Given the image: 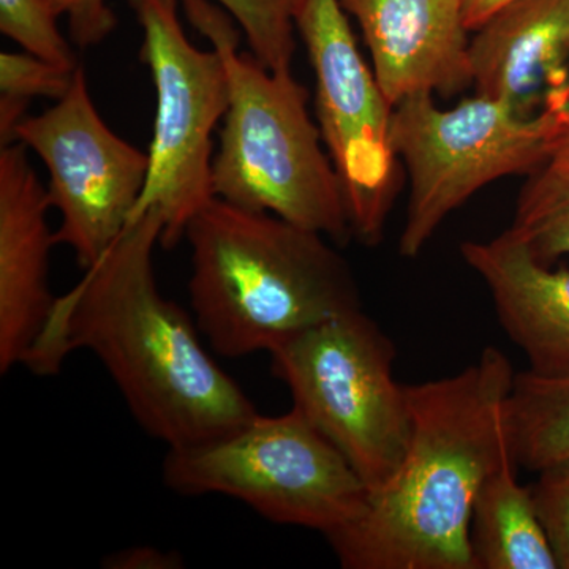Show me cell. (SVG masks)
Segmentation results:
<instances>
[{"mask_svg": "<svg viewBox=\"0 0 569 569\" xmlns=\"http://www.w3.org/2000/svg\"><path fill=\"white\" fill-rule=\"evenodd\" d=\"M163 220L148 209L69 293L26 359L37 376H54L74 350L97 356L144 432L168 449L219 440L258 411L213 361L181 306L164 298L153 272Z\"/></svg>", "mask_w": 569, "mask_h": 569, "instance_id": "cell-1", "label": "cell"}, {"mask_svg": "<svg viewBox=\"0 0 569 569\" xmlns=\"http://www.w3.org/2000/svg\"><path fill=\"white\" fill-rule=\"evenodd\" d=\"M515 378L507 355L488 347L456 376L406 385L402 462L355 522L326 537L340 567L477 569L475 500L493 471L516 460L508 427Z\"/></svg>", "mask_w": 569, "mask_h": 569, "instance_id": "cell-2", "label": "cell"}, {"mask_svg": "<svg viewBox=\"0 0 569 569\" xmlns=\"http://www.w3.org/2000/svg\"><path fill=\"white\" fill-rule=\"evenodd\" d=\"M190 306L213 353L269 351L329 318L362 309L350 264L326 236L213 198L183 236Z\"/></svg>", "mask_w": 569, "mask_h": 569, "instance_id": "cell-3", "label": "cell"}, {"mask_svg": "<svg viewBox=\"0 0 569 569\" xmlns=\"http://www.w3.org/2000/svg\"><path fill=\"white\" fill-rule=\"evenodd\" d=\"M192 22L222 58L230 107L213 153L219 200L269 212L326 236L337 246L353 238L335 163L309 112V91L291 70L271 71L239 52L241 29L213 0H182Z\"/></svg>", "mask_w": 569, "mask_h": 569, "instance_id": "cell-4", "label": "cell"}, {"mask_svg": "<svg viewBox=\"0 0 569 569\" xmlns=\"http://www.w3.org/2000/svg\"><path fill=\"white\" fill-rule=\"evenodd\" d=\"M568 121L569 88L533 114L478 93L451 110L438 108L430 92L400 100L391 144L410 194L399 253L417 258L449 213L488 183L541 170Z\"/></svg>", "mask_w": 569, "mask_h": 569, "instance_id": "cell-5", "label": "cell"}, {"mask_svg": "<svg viewBox=\"0 0 569 569\" xmlns=\"http://www.w3.org/2000/svg\"><path fill=\"white\" fill-rule=\"evenodd\" d=\"M168 489L187 497L224 496L280 526L325 537L365 512L370 490L348 460L296 408L258 413L200 447L168 449Z\"/></svg>", "mask_w": 569, "mask_h": 569, "instance_id": "cell-6", "label": "cell"}, {"mask_svg": "<svg viewBox=\"0 0 569 569\" xmlns=\"http://www.w3.org/2000/svg\"><path fill=\"white\" fill-rule=\"evenodd\" d=\"M293 408L348 460L370 493L395 477L410 437L396 347L365 310L299 332L269 351Z\"/></svg>", "mask_w": 569, "mask_h": 569, "instance_id": "cell-7", "label": "cell"}, {"mask_svg": "<svg viewBox=\"0 0 569 569\" xmlns=\"http://www.w3.org/2000/svg\"><path fill=\"white\" fill-rule=\"evenodd\" d=\"M129 3L142 29L140 59L156 88L148 179L132 220L156 209L163 220L160 246L173 249L216 198L212 133L230 107V82L219 52L200 50L183 32L179 0Z\"/></svg>", "mask_w": 569, "mask_h": 569, "instance_id": "cell-8", "label": "cell"}, {"mask_svg": "<svg viewBox=\"0 0 569 569\" xmlns=\"http://www.w3.org/2000/svg\"><path fill=\"white\" fill-rule=\"evenodd\" d=\"M296 32L316 73L318 129L342 183L351 233L377 246L400 189L395 107L359 52L339 0H301Z\"/></svg>", "mask_w": 569, "mask_h": 569, "instance_id": "cell-9", "label": "cell"}, {"mask_svg": "<svg viewBox=\"0 0 569 569\" xmlns=\"http://www.w3.org/2000/svg\"><path fill=\"white\" fill-rule=\"evenodd\" d=\"M14 141L36 153L50 173L48 197L61 213L56 246L70 247L78 264L91 268L132 220L148 179V152L107 126L81 66L62 99L18 123Z\"/></svg>", "mask_w": 569, "mask_h": 569, "instance_id": "cell-10", "label": "cell"}, {"mask_svg": "<svg viewBox=\"0 0 569 569\" xmlns=\"http://www.w3.org/2000/svg\"><path fill=\"white\" fill-rule=\"evenodd\" d=\"M48 189L21 142L0 146V373L24 366L56 298Z\"/></svg>", "mask_w": 569, "mask_h": 569, "instance_id": "cell-11", "label": "cell"}, {"mask_svg": "<svg viewBox=\"0 0 569 569\" xmlns=\"http://www.w3.org/2000/svg\"><path fill=\"white\" fill-rule=\"evenodd\" d=\"M358 22L388 102L473 84L463 0H339Z\"/></svg>", "mask_w": 569, "mask_h": 569, "instance_id": "cell-12", "label": "cell"}, {"mask_svg": "<svg viewBox=\"0 0 569 569\" xmlns=\"http://www.w3.org/2000/svg\"><path fill=\"white\" fill-rule=\"evenodd\" d=\"M460 253L488 284L498 321L529 359L530 372L569 378L568 269L550 271L511 230L463 242Z\"/></svg>", "mask_w": 569, "mask_h": 569, "instance_id": "cell-13", "label": "cell"}, {"mask_svg": "<svg viewBox=\"0 0 569 569\" xmlns=\"http://www.w3.org/2000/svg\"><path fill=\"white\" fill-rule=\"evenodd\" d=\"M468 54L478 96L533 114L541 92L569 88V0H511L475 31Z\"/></svg>", "mask_w": 569, "mask_h": 569, "instance_id": "cell-14", "label": "cell"}, {"mask_svg": "<svg viewBox=\"0 0 569 569\" xmlns=\"http://www.w3.org/2000/svg\"><path fill=\"white\" fill-rule=\"evenodd\" d=\"M516 460L493 471L471 511L470 545L477 569H557L530 488L520 486Z\"/></svg>", "mask_w": 569, "mask_h": 569, "instance_id": "cell-15", "label": "cell"}, {"mask_svg": "<svg viewBox=\"0 0 569 569\" xmlns=\"http://www.w3.org/2000/svg\"><path fill=\"white\" fill-rule=\"evenodd\" d=\"M508 427L520 467L539 471L569 459V378L516 373Z\"/></svg>", "mask_w": 569, "mask_h": 569, "instance_id": "cell-16", "label": "cell"}, {"mask_svg": "<svg viewBox=\"0 0 569 569\" xmlns=\"http://www.w3.org/2000/svg\"><path fill=\"white\" fill-rule=\"evenodd\" d=\"M509 230L529 246L541 264L569 254V181L545 168L531 174Z\"/></svg>", "mask_w": 569, "mask_h": 569, "instance_id": "cell-17", "label": "cell"}, {"mask_svg": "<svg viewBox=\"0 0 569 569\" xmlns=\"http://www.w3.org/2000/svg\"><path fill=\"white\" fill-rule=\"evenodd\" d=\"M230 13L249 43L250 54L271 71L291 70L296 13L301 0H213Z\"/></svg>", "mask_w": 569, "mask_h": 569, "instance_id": "cell-18", "label": "cell"}, {"mask_svg": "<svg viewBox=\"0 0 569 569\" xmlns=\"http://www.w3.org/2000/svg\"><path fill=\"white\" fill-rule=\"evenodd\" d=\"M59 17L47 0H0V32L22 51L67 70H77L71 41L58 26Z\"/></svg>", "mask_w": 569, "mask_h": 569, "instance_id": "cell-19", "label": "cell"}, {"mask_svg": "<svg viewBox=\"0 0 569 569\" xmlns=\"http://www.w3.org/2000/svg\"><path fill=\"white\" fill-rule=\"evenodd\" d=\"M74 71L29 52L0 54V99L29 107L33 99L58 102L69 91Z\"/></svg>", "mask_w": 569, "mask_h": 569, "instance_id": "cell-20", "label": "cell"}, {"mask_svg": "<svg viewBox=\"0 0 569 569\" xmlns=\"http://www.w3.org/2000/svg\"><path fill=\"white\" fill-rule=\"evenodd\" d=\"M533 486L535 505L548 533L557 565L569 569V459L538 471Z\"/></svg>", "mask_w": 569, "mask_h": 569, "instance_id": "cell-21", "label": "cell"}, {"mask_svg": "<svg viewBox=\"0 0 569 569\" xmlns=\"http://www.w3.org/2000/svg\"><path fill=\"white\" fill-rule=\"evenodd\" d=\"M69 24L70 41L80 48L103 43L114 32L118 18L108 0H47Z\"/></svg>", "mask_w": 569, "mask_h": 569, "instance_id": "cell-22", "label": "cell"}, {"mask_svg": "<svg viewBox=\"0 0 569 569\" xmlns=\"http://www.w3.org/2000/svg\"><path fill=\"white\" fill-rule=\"evenodd\" d=\"M108 569H176L183 567L182 557L176 552L137 546L112 552L103 561Z\"/></svg>", "mask_w": 569, "mask_h": 569, "instance_id": "cell-23", "label": "cell"}, {"mask_svg": "<svg viewBox=\"0 0 569 569\" xmlns=\"http://www.w3.org/2000/svg\"><path fill=\"white\" fill-rule=\"evenodd\" d=\"M509 2L511 0H463L468 31H477L496 11Z\"/></svg>", "mask_w": 569, "mask_h": 569, "instance_id": "cell-24", "label": "cell"}, {"mask_svg": "<svg viewBox=\"0 0 569 569\" xmlns=\"http://www.w3.org/2000/svg\"><path fill=\"white\" fill-rule=\"evenodd\" d=\"M548 173L569 181V121L553 146L548 163L545 164Z\"/></svg>", "mask_w": 569, "mask_h": 569, "instance_id": "cell-25", "label": "cell"}]
</instances>
